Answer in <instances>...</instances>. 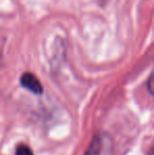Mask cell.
Returning a JSON list of instances; mask_svg holds the SVG:
<instances>
[{"instance_id": "cell-1", "label": "cell", "mask_w": 154, "mask_h": 155, "mask_svg": "<svg viewBox=\"0 0 154 155\" xmlns=\"http://www.w3.org/2000/svg\"><path fill=\"white\" fill-rule=\"evenodd\" d=\"M20 84L23 88H25L27 90H29L30 92L34 94L40 95L43 92V88L41 82L39 81V79L34 74L30 73V72L22 74V76L20 78Z\"/></svg>"}, {"instance_id": "cell-2", "label": "cell", "mask_w": 154, "mask_h": 155, "mask_svg": "<svg viewBox=\"0 0 154 155\" xmlns=\"http://www.w3.org/2000/svg\"><path fill=\"white\" fill-rule=\"evenodd\" d=\"M99 153H100V141L97 137H95L93 138L92 143H91L86 155H99Z\"/></svg>"}, {"instance_id": "cell-3", "label": "cell", "mask_w": 154, "mask_h": 155, "mask_svg": "<svg viewBox=\"0 0 154 155\" xmlns=\"http://www.w3.org/2000/svg\"><path fill=\"white\" fill-rule=\"evenodd\" d=\"M15 155H34V153L29 146L20 145V146L17 147L16 152H15Z\"/></svg>"}, {"instance_id": "cell-4", "label": "cell", "mask_w": 154, "mask_h": 155, "mask_svg": "<svg viewBox=\"0 0 154 155\" xmlns=\"http://www.w3.org/2000/svg\"><path fill=\"white\" fill-rule=\"evenodd\" d=\"M147 86H148V91L154 96V71H153V73L150 75V77H149Z\"/></svg>"}]
</instances>
